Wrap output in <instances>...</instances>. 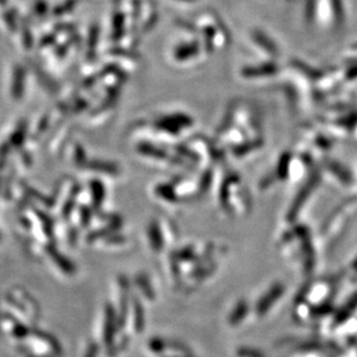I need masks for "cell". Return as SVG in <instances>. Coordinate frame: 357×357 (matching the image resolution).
<instances>
[{"label": "cell", "instance_id": "cell-1", "mask_svg": "<svg viewBox=\"0 0 357 357\" xmlns=\"http://www.w3.org/2000/svg\"><path fill=\"white\" fill-rule=\"evenodd\" d=\"M24 80H26V71L24 66H15L13 73V82H12V94L14 99H20L24 94Z\"/></svg>", "mask_w": 357, "mask_h": 357}, {"label": "cell", "instance_id": "cell-2", "mask_svg": "<svg viewBox=\"0 0 357 357\" xmlns=\"http://www.w3.org/2000/svg\"><path fill=\"white\" fill-rule=\"evenodd\" d=\"M1 17L10 33H15L19 29V13L15 7L6 8L1 14Z\"/></svg>", "mask_w": 357, "mask_h": 357}, {"label": "cell", "instance_id": "cell-3", "mask_svg": "<svg viewBox=\"0 0 357 357\" xmlns=\"http://www.w3.org/2000/svg\"><path fill=\"white\" fill-rule=\"evenodd\" d=\"M20 21L22 45H24V48L29 50L33 47V45H34V35H33V31H31V22L26 17H21Z\"/></svg>", "mask_w": 357, "mask_h": 357}, {"label": "cell", "instance_id": "cell-4", "mask_svg": "<svg viewBox=\"0 0 357 357\" xmlns=\"http://www.w3.org/2000/svg\"><path fill=\"white\" fill-rule=\"evenodd\" d=\"M48 10V3L45 0H35L33 5V13L38 17H42Z\"/></svg>", "mask_w": 357, "mask_h": 357}, {"label": "cell", "instance_id": "cell-5", "mask_svg": "<svg viewBox=\"0 0 357 357\" xmlns=\"http://www.w3.org/2000/svg\"><path fill=\"white\" fill-rule=\"evenodd\" d=\"M52 42H54V38H52V35H45V36L41 38L40 45L45 47V45H52Z\"/></svg>", "mask_w": 357, "mask_h": 357}, {"label": "cell", "instance_id": "cell-6", "mask_svg": "<svg viewBox=\"0 0 357 357\" xmlns=\"http://www.w3.org/2000/svg\"><path fill=\"white\" fill-rule=\"evenodd\" d=\"M7 3H8V0H0V6L6 7Z\"/></svg>", "mask_w": 357, "mask_h": 357}]
</instances>
